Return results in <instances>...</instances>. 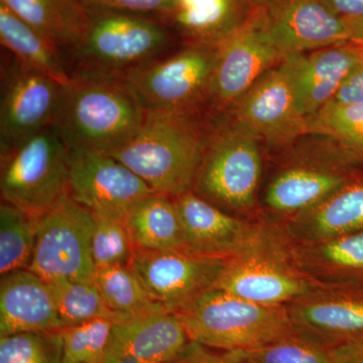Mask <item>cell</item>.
Here are the masks:
<instances>
[{
	"mask_svg": "<svg viewBox=\"0 0 363 363\" xmlns=\"http://www.w3.org/2000/svg\"><path fill=\"white\" fill-rule=\"evenodd\" d=\"M145 114L123 78L74 73L64 85L52 125L69 150L109 156L135 135Z\"/></svg>",
	"mask_w": 363,
	"mask_h": 363,
	"instance_id": "obj_1",
	"label": "cell"
},
{
	"mask_svg": "<svg viewBox=\"0 0 363 363\" xmlns=\"http://www.w3.org/2000/svg\"><path fill=\"white\" fill-rule=\"evenodd\" d=\"M196 113L145 111L140 130L109 156L123 162L161 194L192 190L210 133Z\"/></svg>",
	"mask_w": 363,
	"mask_h": 363,
	"instance_id": "obj_2",
	"label": "cell"
},
{
	"mask_svg": "<svg viewBox=\"0 0 363 363\" xmlns=\"http://www.w3.org/2000/svg\"><path fill=\"white\" fill-rule=\"evenodd\" d=\"M175 314L193 342L228 352L257 350L298 333L286 306L257 304L215 288Z\"/></svg>",
	"mask_w": 363,
	"mask_h": 363,
	"instance_id": "obj_3",
	"label": "cell"
},
{
	"mask_svg": "<svg viewBox=\"0 0 363 363\" xmlns=\"http://www.w3.org/2000/svg\"><path fill=\"white\" fill-rule=\"evenodd\" d=\"M84 37L66 54L70 74L123 78L168 51L174 32L159 18L123 11H91Z\"/></svg>",
	"mask_w": 363,
	"mask_h": 363,
	"instance_id": "obj_4",
	"label": "cell"
},
{
	"mask_svg": "<svg viewBox=\"0 0 363 363\" xmlns=\"http://www.w3.org/2000/svg\"><path fill=\"white\" fill-rule=\"evenodd\" d=\"M322 285L296 264L285 236L264 226L252 245L225 260L214 288L257 304L283 307Z\"/></svg>",
	"mask_w": 363,
	"mask_h": 363,
	"instance_id": "obj_5",
	"label": "cell"
},
{
	"mask_svg": "<svg viewBox=\"0 0 363 363\" xmlns=\"http://www.w3.org/2000/svg\"><path fill=\"white\" fill-rule=\"evenodd\" d=\"M70 150L54 125L0 152L1 201L39 217L67 193Z\"/></svg>",
	"mask_w": 363,
	"mask_h": 363,
	"instance_id": "obj_6",
	"label": "cell"
},
{
	"mask_svg": "<svg viewBox=\"0 0 363 363\" xmlns=\"http://www.w3.org/2000/svg\"><path fill=\"white\" fill-rule=\"evenodd\" d=\"M217 48L184 45L123 76L145 111L196 113L209 98Z\"/></svg>",
	"mask_w": 363,
	"mask_h": 363,
	"instance_id": "obj_7",
	"label": "cell"
},
{
	"mask_svg": "<svg viewBox=\"0 0 363 363\" xmlns=\"http://www.w3.org/2000/svg\"><path fill=\"white\" fill-rule=\"evenodd\" d=\"M257 140L236 121L212 131L191 191L222 210L252 208L262 175Z\"/></svg>",
	"mask_w": 363,
	"mask_h": 363,
	"instance_id": "obj_8",
	"label": "cell"
},
{
	"mask_svg": "<svg viewBox=\"0 0 363 363\" xmlns=\"http://www.w3.org/2000/svg\"><path fill=\"white\" fill-rule=\"evenodd\" d=\"M94 216L66 193L38 217L37 240L28 269L48 283L61 279L93 281Z\"/></svg>",
	"mask_w": 363,
	"mask_h": 363,
	"instance_id": "obj_9",
	"label": "cell"
},
{
	"mask_svg": "<svg viewBox=\"0 0 363 363\" xmlns=\"http://www.w3.org/2000/svg\"><path fill=\"white\" fill-rule=\"evenodd\" d=\"M64 85L16 59L2 56L0 152L54 123Z\"/></svg>",
	"mask_w": 363,
	"mask_h": 363,
	"instance_id": "obj_10",
	"label": "cell"
},
{
	"mask_svg": "<svg viewBox=\"0 0 363 363\" xmlns=\"http://www.w3.org/2000/svg\"><path fill=\"white\" fill-rule=\"evenodd\" d=\"M226 259L183 250H135L130 266L152 298L167 311L178 312L214 288Z\"/></svg>",
	"mask_w": 363,
	"mask_h": 363,
	"instance_id": "obj_11",
	"label": "cell"
},
{
	"mask_svg": "<svg viewBox=\"0 0 363 363\" xmlns=\"http://www.w3.org/2000/svg\"><path fill=\"white\" fill-rule=\"evenodd\" d=\"M156 191L123 162L100 152L70 150L67 193L92 213L125 218Z\"/></svg>",
	"mask_w": 363,
	"mask_h": 363,
	"instance_id": "obj_12",
	"label": "cell"
},
{
	"mask_svg": "<svg viewBox=\"0 0 363 363\" xmlns=\"http://www.w3.org/2000/svg\"><path fill=\"white\" fill-rule=\"evenodd\" d=\"M260 6L252 18L217 47L209 99L224 108L238 102L283 55L260 21Z\"/></svg>",
	"mask_w": 363,
	"mask_h": 363,
	"instance_id": "obj_13",
	"label": "cell"
},
{
	"mask_svg": "<svg viewBox=\"0 0 363 363\" xmlns=\"http://www.w3.org/2000/svg\"><path fill=\"white\" fill-rule=\"evenodd\" d=\"M296 330L329 348L363 340V286L325 284L286 305Z\"/></svg>",
	"mask_w": 363,
	"mask_h": 363,
	"instance_id": "obj_14",
	"label": "cell"
},
{
	"mask_svg": "<svg viewBox=\"0 0 363 363\" xmlns=\"http://www.w3.org/2000/svg\"><path fill=\"white\" fill-rule=\"evenodd\" d=\"M259 16L284 58L350 42L345 18L323 0H274L262 4Z\"/></svg>",
	"mask_w": 363,
	"mask_h": 363,
	"instance_id": "obj_15",
	"label": "cell"
},
{
	"mask_svg": "<svg viewBox=\"0 0 363 363\" xmlns=\"http://www.w3.org/2000/svg\"><path fill=\"white\" fill-rule=\"evenodd\" d=\"M233 106L236 123L267 142L281 145L307 133V119L298 111L283 62L264 73Z\"/></svg>",
	"mask_w": 363,
	"mask_h": 363,
	"instance_id": "obj_16",
	"label": "cell"
},
{
	"mask_svg": "<svg viewBox=\"0 0 363 363\" xmlns=\"http://www.w3.org/2000/svg\"><path fill=\"white\" fill-rule=\"evenodd\" d=\"M191 343L175 313H150L114 322L105 363H173Z\"/></svg>",
	"mask_w": 363,
	"mask_h": 363,
	"instance_id": "obj_17",
	"label": "cell"
},
{
	"mask_svg": "<svg viewBox=\"0 0 363 363\" xmlns=\"http://www.w3.org/2000/svg\"><path fill=\"white\" fill-rule=\"evenodd\" d=\"M174 200L183 225L185 248L190 252L227 259L252 245L264 228L236 218L193 191Z\"/></svg>",
	"mask_w": 363,
	"mask_h": 363,
	"instance_id": "obj_18",
	"label": "cell"
},
{
	"mask_svg": "<svg viewBox=\"0 0 363 363\" xmlns=\"http://www.w3.org/2000/svg\"><path fill=\"white\" fill-rule=\"evenodd\" d=\"M362 60L350 40L311 54L301 52L285 57L281 62L290 76L302 116L307 119L328 104Z\"/></svg>",
	"mask_w": 363,
	"mask_h": 363,
	"instance_id": "obj_19",
	"label": "cell"
},
{
	"mask_svg": "<svg viewBox=\"0 0 363 363\" xmlns=\"http://www.w3.org/2000/svg\"><path fill=\"white\" fill-rule=\"evenodd\" d=\"M63 329L51 286L30 269L0 281V337L28 332Z\"/></svg>",
	"mask_w": 363,
	"mask_h": 363,
	"instance_id": "obj_20",
	"label": "cell"
},
{
	"mask_svg": "<svg viewBox=\"0 0 363 363\" xmlns=\"http://www.w3.org/2000/svg\"><path fill=\"white\" fill-rule=\"evenodd\" d=\"M257 0H175L162 23L184 45L217 48L255 13Z\"/></svg>",
	"mask_w": 363,
	"mask_h": 363,
	"instance_id": "obj_21",
	"label": "cell"
},
{
	"mask_svg": "<svg viewBox=\"0 0 363 363\" xmlns=\"http://www.w3.org/2000/svg\"><path fill=\"white\" fill-rule=\"evenodd\" d=\"M363 230V183H347L285 226L291 243L319 242Z\"/></svg>",
	"mask_w": 363,
	"mask_h": 363,
	"instance_id": "obj_22",
	"label": "cell"
},
{
	"mask_svg": "<svg viewBox=\"0 0 363 363\" xmlns=\"http://www.w3.org/2000/svg\"><path fill=\"white\" fill-rule=\"evenodd\" d=\"M288 247L296 264L319 283L357 284L363 279V230L319 242H289Z\"/></svg>",
	"mask_w": 363,
	"mask_h": 363,
	"instance_id": "obj_23",
	"label": "cell"
},
{
	"mask_svg": "<svg viewBox=\"0 0 363 363\" xmlns=\"http://www.w3.org/2000/svg\"><path fill=\"white\" fill-rule=\"evenodd\" d=\"M338 173L318 166H301L281 172L267 188V206L279 212L296 215L312 209L347 184Z\"/></svg>",
	"mask_w": 363,
	"mask_h": 363,
	"instance_id": "obj_24",
	"label": "cell"
},
{
	"mask_svg": "<svg viewBox=\"0 0 363 363\" xmlns=\"http://www.w3.org/2000/svg\"><path fill=\"white\" fill-rule=\"evenodd\" d=\"M0 40L16 59L66 85L70 82L65 52L56 43L18 18L0 2Z\"/></svg>",
	"mask_w": 363,
	"mask_h": 363,
	"instance_id": "obj_25",
	"label": "cell"
},
{
	"mask_svg": "<svg viewBox=\"0 0 363 363\" xmlns=\"http://www.w3.org/2000/svg\"><path fill=\"white\" fill-rule=\"evenodd\" d=\"M124 222L135 250L185 248L180 215L171 196L157 192L147 196L131 208Z\"/></svg>",
	"mask_w": 363,
	"mask_h": 363,
	"instance_id": "obj_26",
	"label": "cell"
},
{
	"mask_svg": "<svg viewBox=\"0 0 363 363\" xmlns=\"http://www.w3.org/2000/svg\"><path fill=\"white\" fill-rule=\"evenodd\" d=\"M7 9L63 50L71 51L84 37L89 13L76 0H0Z\"/></svg>",
	"mask_w": 363,
	"mask_h": 363,
	"instance_id": "obj_27",
	"label": "cell"
},
{
	"mask_svg": "<svg viewBox=\"0 0 363 363\" xmlns=\"http://www.w3.org/2000/svg\"><path fill=\"white\" fill-rule=\"evenodd\" d=\"M94 283L109 309L121 319L167 311L147 292L130 266L96 269Z\"/></svg>",
	"mask_w": 363,
	"mask_h": 363,
	"instance_id": "obj_28",
	"label": "cell"
},
{
	"mask_svg": "<svg viewBox=\"0 0 363 363\" xmlns=\"http://www.w3.org/2000/svg\"><path fill=\"white\" fill-rule=\"evenodd\" d=\"M38 217L1 201L0 205V277L26 269L37 240Z\"/></svg>",
	"mask_w": 363,
	"mask_h": 363,
	"instance_id": "obj_29",
	"label": "cell"
},
{
	"mask_svg": "<svg viewBox=\"0 0 363 363\" xmlns=\"http://www.w3.org/2000/svg\"><path fill=\"white\" fill-rule=\"evenodd\" d=\"M49 284L54 293L63 329L98 319L123 320L109 309L94 279H61Z\"/></svg>",
	"mask_w": 363,
	"mask_h": 363,
	"instance_id": "obj_30",
	"label": "cell"
},
{
	"mask_svg": "<svg viewBox=\"0 0 363 363\" xmlns=\"http://www.w3.org/2000/svg\"><path fill=\"white\" fill-rule=\"evenodd\" d=\"M308 133L329 136L363 161V105H325L308 117Z\"/></svg>",
	"mask_w": 363,
	"mask_h": 363,
	"instance_id": "obj_31",
	"label": "cell"
},
{
	"mask_svg": "<svg viewBox=\"0 0 363 363\" xmlns=\"http://www.w3.org/2000/svg\"><path fill=\"white\" fill-rule=\"evenodd\" d=\"M114 322L98 319L62 329V363H105Z\"/></svg>",
	"mask_w": 363,
	"mask_h": 363,
	"instance_id": "obj_32",
	"label": "cell"
},
{
	"mask_svg": "<svg viewBox=\"0 0 363 363\" xmlns=\"http://www.w3.org/2000/svg\"><path fill=\"white\" fill-rule=\"evenodd\" d=\"M91 250L96 269L130 266L133 247L130 233L123 219L95 214Z\"/></svg>",
	"mask_w": 363,
	"mask_h": 363,
	"instance_id": "obj_33",
	"label": "cell"
},
{
	"mask_svg": "<svg viewBox=\"0 0 363 363\" xmlns=\"http://www.w3.org/2000/svg\"><path fill=\"white\" fill-rule=\"evenodd\" d=\"M0 363H62L61 330L0 337Z\"/></svg>",
	"mask_w": 363,
	"mask_h": 363,
	"instance_id": "obj_34",
	"label": "cell"
},
{
	"mask_svg": "<svg viewBox=\"0 0 363 363\" xmlns=\"http://www.w3.org/2000/svg\"><path fill=\"white\" fill-rule=\"evenodd\" d=\"M238 352L247 363H334L330 348L300 333Z\"/></svg>",
	"mask_w": 363,
	"mask_h": 363,
	"instance_id": "obj_35",
	"label": "cell"
},
{
	"mask_svg": "<svg viewBox=\"0 0 363 363\" xmlns=\"http://www.w3.org/2000/svg\"><path fill=\"white\" fill-rule=\"evenodd\" d=\"M91 11H123L159 18L168 16L175 6V0H76Z\"/></svg>",
	"mask_w": 363,
	"mask_h": 363,
	"instance_id": "obj_36",
	"label": "cell"
},
{
	"mask_svg": "<svg viewBox=\"0 0 363 363\" xmlns=\"http://www.w3.org/2000/svg\"><path fill=\"white\" fill-rule=\"evenodd\" d=\"M173 363H247L238 351L228 352L212 350L201 344L193 342L180 358Z\"/></svg>",
	"mask_w": 363,
	"mask_h": 363,
	"instance_id": "obj_37",
	"label": "cell"
},
{
	"mask_svg": "<svg viewBox=\"0 0 363 363\" xmlns=\"http://www.w3.org/2000/svg\"><path fill=\"white\" fill-rule=\"evenodd\" d=\"M329 104L363 105V59L348 74Z\"/></svg>",
	"mask_w": 363,
	"mask_h": 363,
	"instance_id": "obj_38",
	"label": "cell"
},
{
	"mask_svg": "<svg viewBox=\"0 0 363 363\" xmlns=\"http://www.w3.org/2000/svg\"><path fill=\"white\" fill-rule=\"evenodd\" d=\"M330 350L334 363H363V340Z\"/></svg>",
	"mask_w": 363,
	"mask_h": 363,
	"instance_id": "obj_39",
	"label": "cell"
},
{
	"mask_svg": "<svg viewBox=\"0 0 363 363\" xmlns=\"http://www.w3.org/2000/svg\"><path fill=\"white\" fill-rule=\"evenodd\" d=\"M337 16L343 18L363 16V0H323Z\"/></svg>",
	"mask_w": 363,
	"mask_h": 363,
	"instance_id": "obj_40",
	"label": "cell"
},
{
	"mask_svg": "<svg viewBox=\"0 0 363 363\" xmlns=\"http://www.w3.org/2000/svg\"><path fill=\"white\" fill-rule=\"evenodd\" d=\"M350 40H363V16L345 18Z\"/></svg>",
	"mask_w": 363,
	"mask_h": 363,
	"instance_id": "obj_41",
	"label": "cell"
},
{
	"mask_svg": "<svg viewBox=\"0 0 363 363\" xmlns=\"http://www.w3.org/2000/svg\"><path fill=\"white\" fill-rule=\"evenodd\" d=\"M350 42L353 43V45L357 48L358 52H359L360 56L363 59V40H350Z\"/></svg>",
	"mask_w": 363,
	"mask_h": 363,
	"instance_id": "obj_42",
	"label": "cell"
},
{
	"mask_svg": "<svg viewBox=\"0 0 363 363\" xmlns=\"http://www.w3.org/2000/svg\"><path fill=\"white\" fill-rule=\"evenodd\" d=\"M257 1H259L260 4H267L274 1V0H257Z\"/></svg>",
	"mask_w": 363,
	"mask_h": 363,
	"instance_id": "obj_43",
	"label": "cell"
}]
</instances>
